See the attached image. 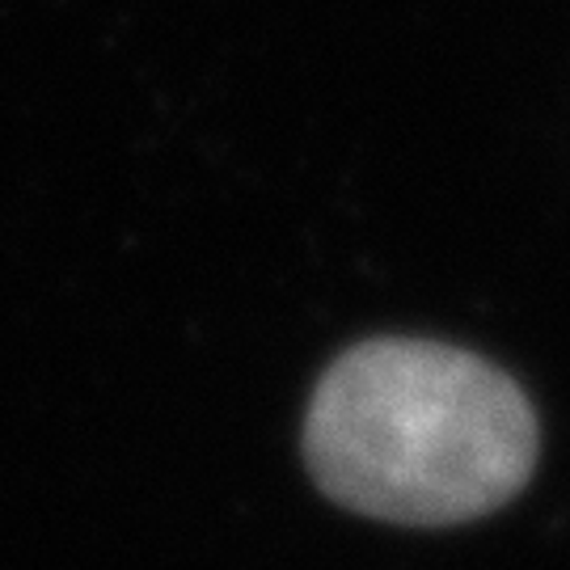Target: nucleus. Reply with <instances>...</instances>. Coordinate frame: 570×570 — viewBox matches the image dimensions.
I'll return each instance as SVG.
<instances>
[{
    "mask_svg": "<svg viewBox=\"0 0 570 570\" xmlns=\"http://www.w3.org/2000/svg\"><path fill=\"white\" fill-rule=\"evenodd\" d=\"M305 456L317 487L360 515L461 524L529 482L537 419L508 372L469 351L372 338L313 389Z\"/></svg>",
    "mask_w": 570,
    "mask_h": 570,
    "instance_id": "1",
    "label": "nucleus"
}]
</instances>
